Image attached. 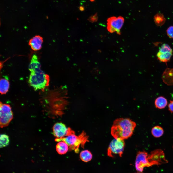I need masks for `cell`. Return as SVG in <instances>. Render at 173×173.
<instances>
[{
    "label": "cell",
    "mask_w": 173,
    "mask_h": 173,
    "mask_svg": "<svg viewBox=\"0 0 173 173\" xmlns=\"http://www.w3.org/2000/svg\"><path fill=\"white\" fill-rule=\"evenodd\" d=\"M47 92L43 99L48 110L55 115L63 114L69 103L67 90L61 86Z\"/></svg>",
    "instance_id": "obj_1"
},
{
    "label": "cell",
    "mask_w": 173,
    "mask_h": 173,
    "mask_svg": "<svg viewBox=\"0 0 173 173\" xmlns=\"http://www.w3.org/2000/svg\"><path fill=\"white\" fill-rule=\"evenodd\" d=\"M167 162L163 151L161 150H154L150 154L145 151H139L137 154L135 167L138 171L142 172L145 167L160 165Z\"/></svg>",
    "instance_id": "obj_2"
},
{
    "label": "cell",
    "mask_w": 173,
    "mask_h": 173,
    "mask_svg": "<svg viewBox=\"0 0 173 173\" xmlns=\"http://www.w3.org/2000/svg\"><path fill=\"white\" fill-rule=\"evenodd\" d=\"M136 126V123L129 118H117L113 122L111 133L114 138L124 140L131 136Z\"/></svg>",
    "instance_id": "obj_3"
},
{
    "label": "cell",
    "mask_w": 173,
    "mask_h": 173,
    "mask_svg": "<svg viewBox=\"0 0 173 173\" xmlns=\"http://www.w3.org/2000/svg\"><path fill=\"white\" fill-rule=\"evenodd\" d=\"M49 76L41 69L31 72L29 83L35 90H41L44 91L49 85Z\"/></svg>",
    "instance_id": "obj_4"
},
{
    "label": "cell",
    "mask_w": 173,
    "mask_h": 173,
    "mask_svg": "<svg viewBox=\"0 0 173 173\" xmlns=\"http://www.w3.org/2000/svg\"><path fill=\"white\" fill-rule=\"evenodd\" d=\"M87 136L83 132L78 136H76L75 133L61 138H56V141H63L68 145L71 150H75L76 153L79 151V147L80 144L83 145L87 140Z\"/></svg>",
    "instance_id": "obj_5"
},
{
    "label": "cell",
    "mask_w": 173,
    "mask_h": 173,
    "mask_svg": "<svg viewBox=\"0 0 173 173\" xmlns=\"http://www.w3.org/2000/svg\"><path fill=\"white\" fill-rule=\"evenodd\" d=\"M0 125L3 128L7 126L13 119V114L10 106L0 103Z\"/></svg>",
    "instance_id": "obj_6"
},
{
    "label": "cell",
    "mask_w": 173,
    "mask_h": 173,
    "mask_svg": "<svg viewBox=\"0 0 173 173\" xmlns=\"http://www.w3.org/2000/svg\"><path fill=\"white\" fill-rule=\"evenodd\" d=\"M124 140L114 138L110 143L107 150L108 155L113 157L114 155L118 154L121 157L125 146Z\"/></svg>",
    "instance_id": "obj_7"
},
{
    "label": "cell",
    "mask_w": 173,
    "mask_h": 173,
    "mask_svg": "<svg viewBox=\"0 0 173 173\" xmlns=\"http://www.w3.org/2000/svg\"><path fill=\"white\" fill-rule=\"evenodd\" d=\"M124 21V18L120 16L117 17L112 16L108 18L107 20V29L110 33L116 32L118 34L121 33L120 30Z\"/></svg>",
    "instance_id": "obj_8"
},
{
    "label": "cell",
    "mask_w": 173,
    "mask_h": 173,
    "mask_svg": "<svg viewBox=\"0 0 173 173\" xmlns=\"http://www.w3.org/2000/svg\"><path fill=\"white\" fill-rule=\"evenodd\" d=\"M74 132L69 128H67L63 123L58 122L53 127V134L56 138H61Z\"/></svg>",
    "instance_id": "obj_9"
},
{
    "label": "cell",
    "mask_w": 173,
    "mask_h": 173,
    "mask_svg": "<svg viewBox=\"0 0 173 173\" xmlns=\"http://www.w3.org/2000/svg\"><path fill=\"white\" fill-rule=\"evenodd\" d=\"M43 42L42 37L36 35L30 40L28 44L33 50L37 51L41 49Z\"/></svg>",
    "instance_id": "obj_10"
},
{
    "label": "cell",
    "mask_w": 173,
    "mask_h": 173,
    "mask_svg": "<svg viewBox=\"0 0 173 173\" xmlns=\"http://www.w3.org/2000/svg\"><path fill=\"white\" fill-rule=\"evenodd\" d=\"M41 64L36 54H34L31 58L29 65V69L30 72L36 70L41 69Z\"/></svg>",
    "instance_id": "obj_11"
},
{
    "label": "cell",
    "mask_w": 173,
    "mask_h": 173,
    "mask_svg": "<svg viewBox=\"0 0 173 173\" xmlns=\"http://www.w3.org/2000/svg\"><path fill=\"white\" fill-rule=\"evenodd\" d=\"M10 84L8 77L5 76L0 79V92L1 94H6L8 91Z\"/></svg>",
    "instance_id": "obj_12"
},
{
    "label": "cell",
    "mask_w": 173,
    "mask_h": 173,
    "mask_svg": "<svg viewBox=\"0 0 173 173\" xmlns=\"http://www.w3.org/2000/svg\"><path fill=\"white\" fill-rule=\"evenodd\" d=\"M56 150L59 154L62 155L66 153L69 149V146L64 142L61 141L59 142L56 146Z\"/></svg>",
    "instance_id": "obj_13"
},
{
    "label": "cell",
    "mask_w": 173,
    "mask_h": 173,
    "mask_svg": "<svg viewBox=\"0 0 173 173\" xmlns=\"http://www.w3.org/2000/svg\"><path fill=\"white\" fill-rule=\"evenodd\" d=\"M172 55V53H163L158 52L157 54V56L160 61L166 62L169 61Z\"/></svg>",
    "instance_id": "obj_14"
},
{
    "label": "cell",
    "mask_w": 173,
    "mask_h": 173,
    "mask_svg": "<svg viewBox=\"0 0 173 173\" xmlns=\"http://www.w3.org/2000/svg\"><path fill=\"white\" fill-rule=\"evenodd\" d=\"M167 99L162 96L158 97L156 99L155 102L156 107L159 109L164 108L167 105Z\"/></svg>",
    "instance_id": "obj_15"
},
{
    "label": "cell",
    "mask_w": 173,
    "mask_h": 173,
    "mask_svg": "<svg viewBox=\"0 0 173 173\" xmlns=\"http://www.w3.org/2000/svg\"><path fill=\"white\" fill-rule=\"evenodd\" d=\"M80 157L82 161L86 162L91 160L92 155L89 151L87 150H85L82 151L80 152Z\"/></svg>",
    "instance_id": "obj_16"
},
{
    "label": "cell",
    "mask_w": 173,
    "mask_h": 173,
    "mask_svg": "<svg viewBox=\"0 0 173 173\" xmlns=\"http://www.w3.org/2000/svg\"><path fill=\"white\" fill-rule=\"evenodd\" d=\"M154 20L156 25L158 26H161L165 22V19L164 15L161 13L157 14L154 17Z\"/></svg>",
    "instance_id": "obj_17"
},
{
    "label": "cell",
    "mask_w": 173,
    "mask_h": 173,
    "mask_svg": "<svg viewBox=\"0 0 173 173\" xmlns=\"http://www.w3.org/2000/svg\"><path fill=\"white\" fill-rule=\"evenodd\" d=\"M151 132L152 135L154 136L159 137L163 135L164 131L162 127L159 126H156L152 128Z\"/></svg>",
    "instance_id": "obj_18"
},
{
    "label": "cell",
    "mask_w": 173,
    "mask_h": 173,
    "mask_svg": "<svg viewBox=\"0 0 173 173\" xmlns=\"http://www.w3.org/2000/svg\"><path fill=\"white\" fill-rule=\"evenodd\" d=\"M9 142L8 136L7 135L0 134V146L1 148L8 145Z\"/></svg>",
    "instance_id": "obj_19"
},
{
    "label": "cell",
    "mask_w": 173,
    "mask_h": 173,
    "mask_svg": "<svg viewBox=\"0 0 173 173\" xmlns=\"http://www.w3.org/2000/svg\"><path fill=\"white\" fill-rule=\"evenodd\" d=\"M159 52L163 53H172L173 51L171 48L168 44H164L160 48Z\"/></svg>",
    "instance_id": "obj_20"
},
{
    "label": "cell",
    "mask_w": 173,
    "mask_h": 173,
    "mask_svg": "<svg viewBox=\"0 0 173 173\" xmlns=\"http://www.w3.org/2000/svg\"><path fill=\"white\" fill-rule=\"evenodd\" d=\"M167 33L168 37L171 38H173V26L169 27L167 30Z\"/></svg>",
    "instance_id": "obj_21"
},
{
    "label": "cell",
    "mask_w": 173,
    "mask_h": 173,
    "mask_svg": "<svg viewBox=\"0 0 173 173\" xmlns=\"http://www.w3.org/2000/svg\"><path fill=\"white\" fill-rule=\"evenodd\" d=\"M98 19V17L97 14H95L94 15L91 16L89 18L88 20L91 22H93L96 21Z\"/></svg>",
    "instance_id": "obj_22"
},
{
    "label": "cell",
    "mask_w": 173,
    "mask_h": 173,
    "mask_svg": "<svg viewBox=\"0 0 173 173\" xmlns=\"http://www.w3.org/2000/svg\"><path fill=\"white\" fill-rule=\"evenodd\" d=\"M168 106L170 111L171 112L173 113V100L170 101Z\"/></svg>",
    "instance_id": "obj_23"
},
{
    "label": "cell",
    "mask_w": 173,
    "mask_h": 173,
    "mask_svg": "<svg viewBox=\"0 0 173 173\" xmlns=\"http://www.w3.org/2000/svg\"><path fill=\"white\" fill-rule=\"evenodd\" d=\"M84 7L82 6H80L79 8L80 10L81 11H83L84 10Z\"/></svg>",
    "instance_id": "obj_24"
},
{
    "label": "cell",
    "mask_w": 173,
    "mask_h": 173,
    "mask_svg": "<svg viewBox=\"0 0 173 173\" xmlns=\"http://www.w3.org/2000/svg\"><path fill=\"white\" fill-rule=\"evenodd\" d=\"M142 173V172H137L135 173Z\"/></svg>",
    "instance_id": "obj_25"
},
{
    "label": "cell",
    "mask_w": 173,
    "mask_h": 173,
    "mask_svg": "<svg viewBox=\"0 0 173 173\" xmlns=\"http://www.w3.org/2000/svg\"><path fill=\"white\" fill-rule=\"evenodd\" d=\"M90 1H94V0H90Z\"/></svg>",
    "instance_id": "obj_26"
}]
</instances>
